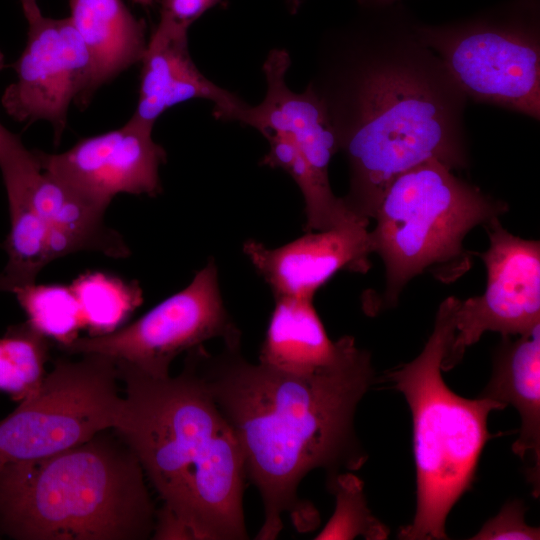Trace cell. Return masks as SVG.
Instances as JSON below:
<instances>
[{"instance_id": "14", "label": "cell", "mask_w": 540, "mask_h": 540, "mask_svg": "<svg viewBox=\"0 0 540 540\" xmlns=\"http://www.w3.org/2000/svg\"><path fill=\"white\" fill-rule=\"evenodd\" d=\"M187 33L158 23L141 59L139 98L132 118L153 127L170 107L205 99L213 103L217 119L238 121L248 104L200 72L189 53Z\"/></svg>"}, {"instance_id": "15", "label": "cell", "mask_w": 540, "mask_h": 540, "mask_svg": "<svg viewBox=\"0 0 540 540\" xmlns=\"http://www.w3.org/2000/svg\"><path fill=\"white\" fill-rule=\"evenodd\" d=\"M291 59L285 49L269 52L263 64L267 90L262 102L247 105L238 122L263 136L278 134L292 140L321 175L329 177V164L338 152L334 130L325 107L308 84L303 92L286 83Z\"/></svg>"}, {"instance_id": "9", "label": "cell", "mask_w": 540, "mask_h": 540, "mask_svg": "<svg viewBox=\"0 0 540 540\" xmlns=\"http://www.w3.org/2000/svg\"><path fill=\"white\" fill-rule=\"evenodd\" d=\"M241 343V332L225 307L214 259L182 290L133 323L100 336L78 337L60 348L68 354L97 353L153 378L168 377L172 361L205 342Z\"/></svg>"}, {"instance_id": "33", "label": "cell", "mask_w": 540, "mask_h": 540, "mask_svg": "<svg viewBox=\"0 0 540 540\" xmlns=\"http://www.w3.org/2000/svg\"><path fill=\"white\" fill-rule=\"evenodd\" d=\"M131 1L144 7H151L157 2V0H131Z\"/></svg>"}, {"instance_id": "3", "label": "cell", "mask_w": 540, "mask_h": 540, "mask_svg": "<svg viewBox=\"0 0 540 540\" xmlns=\"http://www.w3.org/2000/svg\"><path fill=\"white\" fill-rule=\"evenodd\" d=\"M115 363L126 392V417L116 430L163 502L151 539H249L242 450L191 360L165 378Z\"/></svg>"}, {"instance_id": "32", "label": "cell", "mask_w": 540, "mask_h": 540, "mask_svg": "<svg viewBox=\"0 0 540 540\" xmlns=\"http://www.w3.org/2000/svg\"><path fill=\"white\" fill-rule=\"evenodd\" d=\"M305 0H285L286 5L291 13H296Z\"/></svg>"}, {"instance_id": "17", "label": "cell", "mask_w": 540, "mask_h": 540, "mask_svg": "<svg viewBox=\"0 0 540 540\" xmlns=\"http://www.w3.org/2000/svg\"><path fill=\"white\" fill-rule=\"evenodd\" d=\"M29 198L47 230L54 260L81 251L114 258L129 255L122 236L105 224L106 210L53 175L42 170Z\"/></svg>"}, {"instance_id": "2", "label": "cell", "mask_w": 540, "mask_h": 540, "mask_svg": "<svg viewBox=\"0 0 540 540\" xmlns=\"http://www.w3.org/2000/svg\"><path fill=\"white\" fill-rule=\"evenodd\" d=\"M186 356L233 429L246 479L261 497L263 523L255 539H277L284 514L298 532L316 529L319 512L298 488L317 468L329 478L366 462L355 415L376 382L370 353L349 336L334 363L307 374L251 363L241 343L215 355L201 345Z\"/></svg>"}, {"instance_id": "18", "label": "cell", "mask_w": 540, "mask_h": 540, "mask_svg": "<svg viewBox=\"0 0 540 540\" xmlns=\"http://www.w3.org/2000/svg\"><path fill=\"white\" fill-rule=\"evenodd\" d=\"M74 28L92 62L90 99L96 90L141 61L146 25L122 0H68Z\"/></svg>"}, {"instance_id": "19", "label": "cell", "mask_w": 540, "mask_h": 540, "mask_svg": "<svg viewBox=\"0 0 540 540\" xmlns=\"http://www.w3.org/2000/svg\"><path fill=\"white\" fill-rule=\"evenodd\" d=\"M259 351L260 364L307 374L334 363L349 335L329 338L311 298L278 297Z\"/></svg>"}, {"instance_id": "13", "label": "cell", "mask_w": 540, "mask_h": 540, "mask_svg": "<svg viewBox=\"0 0 540 540\" xmlns=\"http://www.w3.org/2000/svg\"><path fill=\"white\" fill-rule=\"evenodd\" d=\"M368 225L354 219L329 229L306 231L275 248L248 239L243 252L274 298L313 299L317 290L338 272L369 271L373 251Z\"/></svg>"}, {"instance_id": "10", "label": "cell", "mask_w": 540, "mask_h": 540, "mask_svg": "<svg viewBox=\"0 0 540 540\" xmlns=\"http://www.w3.org/2000/svg\"><path fill=\"white\" fill-rule=\"evenodd\" d=\"M488 248L476 253L486 267L485 291L460 300L455 331L442 360V371L454 368L467 348L487 331L518 336L540 324V242L504 228L500 218L483 225Z\"/></svg>"}, {"instance_id": "11", "label": "cell", "mask_w": 540, "mask_h": 540, "mask_svg": "<svg viewBox=\"0 0 540 540\" xmlns=\"http://www.w3.org/2000/svg\"><path fill=\"white\" fill-rule=\"evenodd\" d=\"M17 80L4 91L1 103L17 122L46 120L59 143L72 101L90 102L92 62L69 17L43 15L28 23L24 50L14 63Z\"/></svg>"}, {"instance_id": "5", "label": "cell", "mask_w": 540, "mask_h": 540, "mask_svg": "<svg viewBox=\"0 0 540 540\" xmlns=\"http://www.w3.org/2000/svg\"><path fill=\"white\" fill-rule=\"evenodd\" d=\"M459 303L454 296L443 300L420 354L385 376L404 395L413 422L416 510L412 522L400 529V539L449 538L447 517L471 487L490 439L488 417L506 408L485 397H461L443 379L442 360L454 335Z\"/></svg>"}, {"instance_id": "27", "label": "cell", "mask_w": 540, "mask_h": 540, "mask_svg": "<svg viewBox=\"0 0 540 540\" xmlns=\"http://www.w3.org/2000/svg\"><path fill=\"white\" fill-rule=\"evenodd\" d=\"M526 508L522 501L512 500L489 519L470 539L473 540H538L540 530L525 521Z\"/></svg>"}, {"instance_id": "7", "label": "cell", "mask_w": 540, "mask_h": 540, "mask_svg": "<svg viewBox=\"0 0 540 540\" xmlns=\"http://www.w3.org/2000/svg\"><path fill=\"white\" fill-rule=\"evenodd\" d=\"M468 100L540 119V0H505L441 23L418 20Z\"/></svg>"}, {"instance_id": "21", "label": "cell", "mask_w": 540, "mask_h": 540, "mask_svg": "<svg viewBox=\"0 0 540 540\" xmlns=\"http://www.w3.org/2000/svg\"><path fill=\"white\" fill-rule=\"evenodd\" d=\"M89 336L111 333L142 303L137 283L102 272H87L70 285Z\"/></svg>"}, {"instance_id": "31", "label": "cell", "mask_w": 540, "mask_h": 540, "mask_svg": "<svg viewBox=\"0 0 540 540\" xmlns=\"http://www.w3.org/2000/svg\"><path fill=\"white\" fill-rule=\"evenodd\" d=\"M360 8H375L395 3L400 0H356Z\"/></svg>"}, {"instance_id": "16", "label": "cell", "mask_w": 540, "mask_h": 540, "mask_svg": "<svg viewBox=\"0 0 540 540\" xmlns=\"http://www.w3.org/2000/svg\"><path fill=\"white\" fill-rule=\"evenodd\" d=\"M512 405L520 416V432L512 451L528 461L527 477L533 494L539 495L540 480V324L530 332L502 336L494 359L491 378L479 394Z\"/></svg>"}, {"instance_id": "20", "label": "cell", "mask_w": 540, "mask_h": 540, "mask_svg": "<svg viewBox=\"0 0 540 540\" xmlns=\"http://www.w3.org/2000/svg\"><path fill=\"white\" fill-rule=\"evenodd\" d=\"M269 150L261 164L280 168L299 187L305 204V231H319L354 220L342 198L334 195L329 177L321 175L305 158L297 145L278 134H266ZM362 221V220H361Z\"/></svg>"}, {"instance_id": "6", "label": "cell", "mask_w": 540, "mask_h": 540, "mask_svg": "<svg viewBox=\"0 0 540 540\" xmlns=\"http://www.w3.org/2000/svg\"><path fill=\"white\" fill-rule=\"evenodd\" d=\"M508 204L456 176L437 159L398 175L385 189L369 230L385 267L382 307L398 303L414 277L428 273L450 284L468 272L474 253L464 240L476 226L508 212Z\"/></svg>"}, {"instance_id": "1", "label": "cell", "mask_w": 540, "mask_h": 540, "mask_svg": "<svg viewBox=\"0 0 540 540\" xmlns=\"http://www.w3.org/2000/svg\"><path fill=\"white\" fill-rule=\"evenodd\" d=\"M400 1L360 8L322 37L309 85L323 103L346 158L349 212L370 223L387 186L437 159L470 165L468 99L442 60L419 38Z\"/></svg>"}, {"instance_id": "22", "label": "cell", "mask_w": 540, "mask_h": 540, "mask_svg": "<svg viewBox=\"0 0 540 540\" xmlns=\"http://www.w3.org/2000/svg\"><path fill=\"white\" fill-rule=\"evenodd\" d=\"M48 338L27 321L7 329L0 338V391L14 401L35 392L45 375Z\"/></svg>"}, {"instance_id": "28", "label": "cell", "mask_w": 540, "mask_h": 540, "mask_svg": "<svg viewBox=\"0 0 540 540\" xmlns=\"http://www.w3.org/2000/svg\"><path fill=\"white\" fill-rule=\"evenodd\" d=\"M221 0H162L160 22L188 30L206 11Z\"/></svg>"}, {"instance_id": "26", "label": "cell", "mask_w": 540, "mask_h": 540, "mask_svg": "<svg viewBox=\"0 0 540 540\" xmlns=\"http://www.w3.org/2000/svg\"><path fill=\"white\" fill-rule=\"evenodd\" d=\"M0 50V71L5 67ZM0 169L5 188L25 184L41 172L35 149L28 150L19 135L12 133L0 122Z\"/></svg>"}, {"instance_id": "25", "label": "cell", "mask_w": 540, "mask_h": 540, "mask_svg": "<svg viewBox=\"0 0 540 540\" xmlns=\"http://www.w3.org/2000/svg\"><path fill=\"white\" fill-rule=\"evenodd\" d=\"M327 489L335 497V509L316 540H384L389 528L368 507L362 480L351 471L327 478Z\"/></svg>"}, {"instance_id": "23", "label": "cell", "mask_w": 540, "mask_h": 540, "mask_svg": "<svg viewBox=\"0 0 540 540\" xmlns=\"http://www.w3.org/2000/svg\"><path fill=\"white\" fill-rule=\"evenodd\" d=\"M29 196L30 192L8 200L10 230L3 242V248L8 255L3 271L21 287L35 283L39 272L54 261L47 230L34 210Z\"/></svg>"}, {"instance_id": "29", "label": "cell", "mask_w": 540, "mask_h": 540, "mask_svg": "<svg viewBox=\"0 0 540 540\" xmlns=\"http://www.w3.org/2000/svg\"><path fill=\"white\" fill-rule=\"evenodd\" d=\"M27 23L42 16L37 0H19Z\"/></svg>"}, {"instance_id": "12", "label": "cell", "mask_w": 540, "mask_h": 540, "mask_svg": "<svg viewBox=\"0 0 540 540\" xmlns=\"http://www.w3.org/2000/svg\"><path fill=\"white\" fill-rule=\"evenodd\" d=\"M152 128L131 117L120 128L83 138L64 152H35L43 171L106 210L120 193H161L159 169L167 154L153 140Z\"/></svg>"}, {"instance_id": "24", "label": "cell", "mask_w": 540, "mask_h": 540, "mask_svg": "<svg viewBox=\"0 0 540 540\" xmlns=\"http://www.w3.org/2000/svg\"><path fill=\"white\" fill-rule=\"evenodd\" d=\"M17 300L27 322L59 348L71 344L84 329L76 296L70 285L31 283L18 288Z\"/></svg>"}, {"instance_id": "8", "label": "cell", "mask_w": 540, "mask_h": 540, "mask_svg": "<svg viewBox=\"0 0 540 540\" xmlns=\"http://www.w3.org/2000/svg\"><path fill=\"white\" fill-rule=\"evenodd\" d=\"M115 361L97 353L59 358L39 388L0 421V467L62 452L119 429L126 399Z\"/></svg>"}, {"instance_id": "30", "label": "cell", "mask_w": 540, "mask_h": 540, "mask_svg": "<svg viewBox=\"0 0 540 540\" xmlns=\"http://www.w3.org/2000/svg\"><path fill=\"white\" fill-rule=\"evenodd\" d=\"M19 284L5 272L0 273V291L13 292L18 289Z\"/></svg>"}, {"instance_id": "4", "label": "cell", "mask_w": 540, "mask_h": 540, "mask_svg": "<svg viewBox=\"0 0 540 540\" xmlns=\"http://www.w3.org/2000/svg\"><path fill=\"white\" fill-rule=\"evenodd\" d=\"M156 511L141 463L115 428L0 467V531L14 539L145 540Z\"/></svg>"}]
</instances>
